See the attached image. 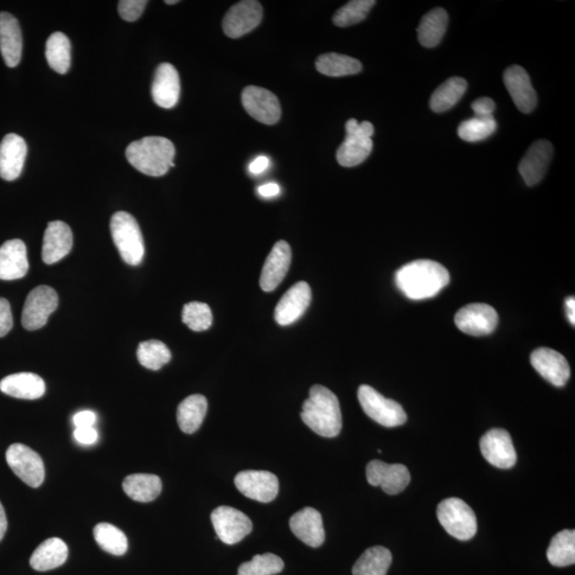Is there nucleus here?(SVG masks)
<instances>
[{"instance_id": "obj_1", "label": "nucleus", "mask_w": 575, "mask_h": 575, "mask_svg": "<svg viewBox=\"0 0 575 575\" xmlns=\"http://www.w3.org/2000/svg\"><path fill=\"white\" fill-rule=\"evenodd\" d=\"M450 283V273L433 260H414L395 274V284L404 296L413 300L436 297Z\"/></svg>"}, {"instance_id": "obj_2", "label": "nucleus", "mask_w": 575, "mask_h": 575, "mask_svg": "<svg viewBox=\"0 0 575 575\" xmlns=\"http://www.w3.org/2000/svg\"><path fill=\"white\" fill-rule=\"evenodd\" d=\"M300 417L319 436L334 438L341 432L340 404L336 394L324 386L311 387L309 398L304 402Z\"/></svg>"}, {"instance_id": "obj_3", "label": "nucleus", "mask_w": 575, "mask_h": 575, "mask_svg": "<svg viewBox=\"0 0 575 575\" xmlns=\"http://www.w3.org/2000/svg\"><path fill=\"white\" fill-rule=\"evenodd\" d=\"M175 146L169 139L146 137L134 141L126 150V158L134 169L147 176L160 177L175 166Z\"/></svg>"}, {"instance_id": "obj_4", "label": "nucleus", "mask_w": 575, "mask_h": 575, "mask_svg": "<svg viewBox=\"0 0 575 575\" xmlns=\"http://www.w3.org/2000/svg\"><path fill=\"white\" fill-rule=\"evenodd\" d=\"M110 230L121 259L130 266H139L144 257V241L136 219L125 211H119L112 216Z\"/></svg>"}, {"instance_id": "obj_5", "label": "nucleus", "mask_w": 575, "mask_h": 575, "mask_svg": "<svg viewBox=\"0 0 575 575\" xmlns=\"http://www.w3.org/2000/svg\"><path fill=\"white\" fill-rule=\"evenodd\" d=\"M347 138L337 151V162L345 168H353L366 160L373 150L374 127L370 121L358 123L350 119L345 124Z\"/></svg>"}, {"instance_id": "obj_6", "label": "nucleus", "mask_w": 575, "mask_h": 575, "mask_svg": "<svg viewBox=\"0 0 575 575\" xmlns=\"http://www.w3.org/2000/svg\"><path fill=\"white\" fill-rule=\"evenodd\" d=\"M437 517L441 526L454 538L470 540L477 532L475 511L457 497L446 498L438 505Z\"/></svg>"}, {"instance_id": "obj_7", "label": "nucleus", "mask_w": 575, "mask_h": 575, "mask_svg": "<svg viewBox=\"0 0 575 575\" xmlns=\"http://www.w3.org/2000/svg\"><path fill=\"white\" fill-rule=\"evenodd\" d=\"M358 400L368 417L382 426L396 427L407 421V414L398 402L386 399L371 386L358 389Z\"/></svg>"}, {"instance_id": "obj_8", "label": "nucleus", "mask_w": 575, "mask_h": 575, "mask_svg": "<svg viewBox=\"0 0 575 575\" xmlns=\"http://www.w3.org/2000/svg\"><path fill=\"white\" fill-rule=\"evenodd\" d=\"M6 463L16 476L32 488L40 487L45 478V466L40 455L22 444L9 446L5 453Z\"/></svg>"}, {"instance_id": "obj_9", "label": "nucleus", "mask_w": 575, "mask_h": 575, "mask_svg": "<svg viewBox=\"0 0 575 575\" xmlns=\"http://www.w3.org/2000/svg\"><path fill=\"white\" fill-rule=\"evenodd\" d=\"M59 303L58 294L48 286L35 288L29 294L23 309L22 323L26 329H40L47 323L48 318Z\"/></svg>"}, {"instance_id": "obj_10", "label": "nucleus", "mask_w": 575, "mask_h": 575, "mask_svg": "<svg viewBox=\"0 0 575 575\" xmlns=\"http://www.w3.org/2000/svg\"><path fill=\"white\" fill-rule=\"evenodd\" d=\"M211 522L217 538L229 546L245 539L253 529V523L246 514L229 507L215 508L211 514Z\"/></svg>"}, {"instance_id": "obj_11", "label": "nucleus", "mask_w": 575, "mask_h": 575, "mask_svg": "<svg viewBox=\"0 0 575 575\" xmlns=\"http://www.w3.org/2000/svg\"><path fill=\"white\" fill-rule=\"evenodd\" d=\"M497 322L494 307L482 303L466 305L455 316L458 329L473 337L490 335L496 330Z\"/></svg>"}, {"instance_id": "obj_12", "label": "nucleus", "mask_w": 575, "mask_h": 575, "mask_svg": "<svg viewBox=\"0 0 575 575\" xmlns=\"http://www.w3.org/2000/svg\"><path fill=\"white\" fill-rule=\"evenodd\" d=\"M235 485L243 496L261 503L272 502L279 491L277 476L268 471H242L235 477Z\"/></svg>"}, {"instance_id": "obj_13", "label": "nucleus", "mask_w": 575, "mask_h": 575, "mask_svg": "<svg viewBox=\"0 0 575 575\" xmlns=\"http://www.w3.org/2000/svg\"><path fill=\"white\" fill-rule=\"evenodd\" d=\"M242 105L253 119L274 125L280 120L281 108L277 95L259 87H247L242 92Z\"/></svg>"}, {"instance_id": "obj_14", "label": "nucleus", "mask_w": 575, "mask_h": 575, "mask_svg": "<svg viewBox=\"0 0 575 575\" xmlns=\"http://www.w3.org/2000/svg\"><path fill=\"white\" fill-rule=\"evenodd\" d=\"M264 16V10L256 0H243L232 6L223 19V29L225 35L238 38L258 27Z\"/></svg>"}, {"instance_id": "obj_15", "label": "nucleus", "mask_w": 575, "mask_h": 575, "mask_svg": "<svg viewBox=\"0 0 575 575\" xmlns=\"http://www.w3.org/2000/svg\"><path fill=\"white\" fill-rule=\"evenodd\" d=\"M483 456L500 469H510L517 463V453L507 431L494 428L484 434L479 443Z\"/></svg>"}, {"instance_id": "obj_16", "label": "nucleus", "mask_w": 575, "mask_h": 575, "mask_svg": "<svg viewBox=\"0 0 575 575\" xmlns=\"http://www.w3.org/2000/svg\"><path fill=\"white\" fill-rule=\"evenodd\" d=\"M367 479L374 487H381L388 495H398L411 483V473L404 465H388L372 460L367 465Z\"/></svg>"}, {"instance_id": "obj_17", "label": "nucleus", "mask_w": 575, "mask_h": 575, "mask_svg": "<svg viewBox=\"0 0 575 575\" xmlns=\"http://www.w3.org/2000/svg\"><path fill=\"white\" fill-rule=\"evenodd\" d=\"M530 363L543 379L555 387H564L570 379V367L566 358L552 349L535 350L530 355Z\"/></svg>"}, {"instance_id": "obj_18", "label": "nucleus", "mask_w": 575, "mask_h": 575, "mask_svg": "<svg viewBox=\"0 0 575 575\" xmlns=\"http://www.w3.org/2000/svg\"><path fill=\"white\" fill-rule=\"evenodd\" d=\"M311 302L310 286L305 281L292 286L284 297L280 298L274 317L281 326H287L297 322L308 308Z\"/></svg>"}, {"instance_id": "obj_19", "label": "nucleus", "mask_w": 575, "mask_h": 575, "mask_svg": "<svg viewBox=\"0 0 575 575\" xmlns=\"http://www.w3.org/2000/svg\"><path fill=\"white\" fill-rule=\"evenodd\" d=\"M291 259L292 252L289 243L278 241L268 254L265 266L262 267L260 277L262 290L271 292L277 289L289 271Z\"/></svg>"}, {"instance_id": "obj_20", "label": "nucleus", "mask_w": 575, "mask_h": 575, "mask_svg": "<svg viewBox=\"0 0 575 575\" xmlns=\"http://www.w3.org/2000/svg\"><path fill=\"white\" fill-rule=\"evenodd\" d=\"M553 157V146L547 140L536 141L519 163V172L529 187L539 183L545 177Z\"/></svg>"}, {"instance_id": "obj_21", "label": "nucleus", "mask_w": 575, "mask_h": 575, "mask_svg": "<svg viewBox=\"0 0 575 575\" xmlns=\"http://www.w3.org/2000/svg\"><path fill=\"white\" fill-rule=\"evenodd\" d=\"M27 156V144L18 134L9 133L0 143V177L6 182L16 181L22 174Z\"/></svg>"}, {"instance_id": "obj_22", "label": "nucleus", "mask_w": 575, "mask_h": 575, "mask_svg": "<svg viewBox=\"0 0 575 575\" xmlns=\"http://www.w3.org/2000/svg\"><path fill=\"white\" fill-rule=\"evenodd\" d=\"M504 83L515 105L523 113H530L537 105V94L526 69L509 67L504 73Z\"/></svg>"}, {"instance_id": "obj_23", "label": "nucleus", "mask_w": 575, "mask_h": 575, "mask_svg": "<svg viewBox=\"0 0 575 575\" xmlns=\"http://www.w3.org/2000/svg\"><path fill=\"white\" fill-rule=\"evenodd\" d=\"M73 247V233L67 223L50 222L45 230L42 259L47 265H54L68 255Z\"/></svg>"}, {"instance_id": "obj_24", "label": "nucleus", "mask_w": 575, "mask_h": 575, "mask_svg": "<svg viewBox=\"0 0 575 575\" xmlns=\"http://www.w3.org/2000/svg\"><path fill=\"white\" fill-rule=\"evenodd\" d=\"M181 95V79L171 63H162L156 69L152 86V96L156 105L171 109L177 105Z\"/></svg>"}, {"instance_id": "obj_25", "label": "nucleus", "mask_w": 575, "mask_h": 575, "mask_svg": "<svg viewBox=\"0 0 575 575\" xmlns=\"http://www.w3.org/2000/svg\"><path fill=\"white\" fill-rule=\"evenodd\" d=\"M292 533L311 548L321 547L325 541V530L321 514L315 508L306 507L298 511L289 521Z\"/></svg>"}, {"instance_id": "obj_26", "label": "nucleus", "mask_w": 575, "mask_h": 575, "mask_svg": "<svg viewBox=\"0 0 575 575\" xmlns=\"http://www.w3.org/2000/svg\"><path fill=\"white\" fill-rule=\"evenodd\" d=\"M0 53L6 67L16 68L21 62L22 30L17 19L8 12H0Z\"/></svg>"}, {"instance_id": "obj_27", "label": "nucleus", "mask_w": 575, "mask_h": 575, "mask_svg": "<svg viewBox=\"0 0 575 575\" xmlns=\"http://www.w3.org/2000/svg\"><path fill=\"white\" fill-rule=\"evenodd\" d=\"M29 270L27 247L22 240L15 239L0 246V279L23 278Z\"/></svg>"}, {"instance_id": "obj_28", "label": "nucleus", "mask_w": 575, "mask_h": 575, "mask_svg": "<svg viewBox=\"0 0 575 575\" xmlns=\"http://www.w3.org/2000/svg\"><path fill=\"white\" fill-rule=\"evenodd\" d=\"M0 392L12 398L37 400L47 392V385L41 376L35 373H16L5 377L0 382Z\"/></svg>"}, {"instance_id": "obj_29", "label": "nucleus", "mask_w": 575, "mask_h": 575, "mask_svg": "<svg viewBox=\"0 0 575 575\" xmlns=\"http://www.w3.org/2000/svg\"><path fill=\"white\" fill-rule=\"evenodd\" d=\"M68 549L60 538L45 540L36 549L30 559V566L37 571H48L60 567L67 561Z\"/></svg>"}, {"instance_id": "obj_30", "label": "nucleus", "mask_w": 575, "mask_h": 575, "mask_svg": "<svg viewBox=\"0 0 575 575\" xmlns=\"http://www.w3.org/2000/svg\"><path fill=\"white\" fill-rule=\"evenodd\" d=\"M208 409L207 399L201 394H193L184 399L177 409V422L185 434H193L201 427Z\"/></svg>"}, {"instance_id": "obj_31", "label": "nucleus", "mask_w": 575, "mask_h": 575, "mask_svg": "<svg viewBox=\"0 0 575 575\" xmlns=\"http://www.w3.org/2000/svg\"><path fill=\"white\" fill-rule=\"evenodd\" d=\"M123 489L133 501L147 503L162 494V482L153 475H131L124 479Z\"/></svg>"}, {"instance_id": "obj_32", "label": "nucleus", "mask_w": 575, "mask_h": 575, "mask_svg": "<svg viewBox=\"0 0 575 575\" xmlns=\"http://www.w3.org/2000/svg\"><path fill=\"white\" fill-rule=\"evenodd\" d=\"M449 23V16L443 8L433 9L426 13L418 27V37L424 47H436L443 40Z\"/></svg>"}, {"instance_id": "obj_33", "label": "nucleus", "mask_w": 575, "mask_h": 575, "mask_svg": "<svg viewBox=\"0 0 575 575\" xmlns=\"http://www.w3.org/2000/svg\"><path fill=\"white\" fill-rule=\"evenodd\" d=\"M466 81L460 77H452L434 89L430 100L433 111L441 113L455 106L466 91Z\"/></svg>"}, {"instance_id": "obj_34", "label": "nucleus", "mask_w": 575, "mask_h": 575, "mask_svg": "<svg viewBox=\"0 0 575 575\" xmlns=\"http://www.w3.org/2000/svg\"><path fill=\"white\" fill-rule=\"evenodd\" d=\"M392 562V554L387 548H370L355 562L353 575H386Z\"/></svg>"}, {"instance_id": "obj_35", "label": "nucleus", "mask_w": 575, "mask_h": 575, "mask_svg": "<svg viewBox=\"0 0 575 575\" xmlns=\"http://www.w3.org/2000/svg\"><path fill=\"white\" fill-rule=\"evenodd\" d=\"M549 564L555 567H568L575 562V530L564 529L556 534L547 551Z\"/></svg>"}, {"instance_id": "obj_36", "label": "nucleus", "mask_w": 575, "mask_h": 575, "mask_svg": "<svg viewBox=\"0 0 575 575\" xmlns=\"http://www.w3.org/2000/svg\"><path fill=\"white\" fill-rule=\"evenodd\" d=\"M72 47L68 37L62 32H55L48 37L47 42V60L49 67L59 74H66L70 68L72 61Z\"/></svg>"}, {"instance_id": "obj_37", "label": "nucleus", "mask_w": 575, "mask_h": 575, "mask_svg": "<svg viewBox=\"0 0 575 575\" xmlns=\"http://www.w3.org/2000/svg\"><path fill=\"white\" fill-rule=\"evenodd\" d=\"M316 67L319 73L329 77L355 75L362 69L361 61L349 56L335 53L319 56Z\"/></svg>"}, {"instance_id": "obj_38", "label": "nucleus", "mask_w": 575, "mask_h": 575, "mask_svg": "<svg viewBox=\"0 0 575 575\" xmlns=\"http://www.w3.org/2000/svg\"><path fill=\"white\" fill-rule=\"evenodd\" d=\"M94 538L105 552L124 555L128 549L126 535L110 523H99L94 528Z\"/></svg>"}, {"instance_id": "obj_39", "label": "nucleus", "mask_w": 575, "mask_h": 575, "mask_svg": "<svg viewBox=\"0 0 575 575\" xmlns=\"http://www.w3.org/2000/svg\"><path fill=\"white\" fill-rule=\"evenodd\" d=\"M138 361L146 369L157 371L169 363L172 358L171 350L159 340H149L139 344L137 351Z\"/></svg>"}, {"instance_id": "obj_40", "label": "nucleus", "mask_w": 575, "mask_h": 575, "mask_svg": "<svg viewBox=\"0 0 575 575\" xmlns=\"http://www.w3.org/2000/svg\"><path fill=\"white\" fill-rule=\"evenodd\" d=\"M375 4L374 0H353L335 13L332 22L338 27H349V26L361 23L368 16Z\"/></svg>"}, {"instance_id": "obj_41", "label": "nucleus", "mask_w": 575, "mask_h": 575, "mask_svg": "<svg viewBox=\"0 0 575 575\" xmlns=\"http://www.w3.org/2000/svg\"><path fill=\"white\" fill-rule=\"evenodd\" d=\"M283 559L272 553L254 556L251 561L243 562L238 575H275L283 571Z\"/></svg>"}, {"instance_id": "obj_42", "label": "nucleus", "mask_w": 575, "mask_h": 575, "mask_svg": "<svg viewBox=\"0 0 575 575\" xmlns=\"http://www.w3.org/2000/svg\"><path fill=\"white\" fill-rule=\"evenodd\" d=\"M497 130V121L492 118H472L458 127V136L466 142H479L487 139Z\"/></svg>"}, {"instance_id": "obj_43", "label": "nucleus", "mask_w": 575, "mask_h": 575, "mask_svg": "<svg viewBox=\"0 0 575 575\" xmlns=\"http://www.w3.org/2000/svg\"><path fill=\"white\" fill-rule=\"evenodd\" d=\"M213 312L207 304L191 302L183 309V322L194 331L207 330L213 325Z\"/></svg>"}, {"instance_id": "obj_44", "label": "nucleus", "mask_w": 575, "mask_h": 575, "mask_svg": "<svg viewBox=\"0 0 575 575\" xmlns=\"http://www.w3.org/2000/svg\"><path fill=\"white\" fill-rule=\"evenodd\" d=\"M147 5L146 0H120L119 13L127 22H134L142 16Z\"/></svg>"}, {"instance_id": "obj_45", "label": "nucleus", "mask_w": 575, "mask_h": 575, "mask_svg": "<svg viewBox=\"0 0 575 575\" xmlns=\"http://www.w3.org/2000/svg\"><path fill=\"white\" fill-rule=\"evenodd\" d=\"M13 317L8 300L0 298V338L8 334L12 329Z\"/></svg>"}, {"instance_id": "obj_46", "label": "nucleus", "mask_w": 575, "mask_h": 575, "mask_svg": "<svg viewBox=\"0 0 575 575\" xmlns=\"http://www.w3.org/2000/svg\"><path fill=\"white\" fill-rule=\"evenodd\" d=\"M472 109L476 118H492L496 110V104L489 98H482L473 101Z\"/></svg>"}, {"instance_id": "obj_47", "label": "nucleus", "mask_w": 575, "mask_h": 575, "mask_svg": "<svg viewBox=\"0 0 575 575\" xmlns=\"http://www.w3.org/2000/svg\"><path fill=\"white\" fill-rule=\"evenodd\" d=\"M74 438L77 443L82 445H92L99 440V433L95 430L94 426L76 427Z\"/></svg>"}, {"instance_id": "obj_48", "label": "nucleus", "mask_w": 575, "mask_h": 575, "mask_svg": "<svg viewBox=\"0 0 575 575\" xmlns=\"http://www.w3.org/2000/svg\"><path fill=\"white\" fill-rule=\"evenodd\" d=\"M96 414L91 411H82L77 413L73 417V423L76 427H89L96 423Z\"/></svg>"}, {"instance_id": "obj_49", "label": "nucleus", "mask_w": 575, "mask_h": 575, "mask_svg": "<svg viewBox=\"0 0 575 575\" xmlns=\"http://www.w3.org/2000/svg\"><path fill=\"white\" fill-rule=\"evenodd\" d=\"M268 165H270V160L265 156H260L256 158L251 165H249V172L254 175H258L264 172L268 168Z\"/></svg>"}, {"instance_id": "obj_50", "label": "nucleus", "mask_w": 575, "mask_h": 575, "mask_svg": "<svg viewBox=\"0 0 575 575\" xmlns=\"http://www.w3.org/2000/svg\"><path fill=\"white\" fill-rule=\"evenodd\" d=\"M258 193L265 198L275 197L280 193V187L277 183H268L264 185H260L258 188Z\"/></svg>"}, {"instance_id": "obj_51", "label": "nucleus", "mask_w": 575, "mask_h": 575, "mask_svg": "<svg viewBox=\"0 0 575 575\" xmlns=\"http://www.w3.org/2000/svg\"><path fill=\"white\" fill-rule=\"evenodd\" d=\"M566 310L569 322L575 324V298L569 297L566 298Z\"/></svg>"}, {"instance_id": "obj_52", "label": "nucleus", "mask_w": 575, "mask_h": 575, "mask_svg": "<svg viewBox=\"0 0 575 575\" xmlns=\"http://www.w3.org/2000/svg\"><path fill=\"white\" fill-rule=\"evenodd\" d=\"M6 528H8V521H6L5 511L3 504L0 503V541H2L4 538V536L6 532Z\"/></svg>"}, {"instance_id": "obj_53", "label": "nucleus", "mask_w": 575, "mask_h": 575, "mask_svg": "<svg viewBox=\"0 0 575 575\" xmlns=\"http://www.w3.org/2000/svg\"><path fill=\"white\" fill-rule=\"evenodd\" d=\"M177 3V0H166L165 2L166 5H175Z\"/></svg>"}]
</instances>
